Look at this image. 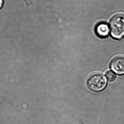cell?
<instances>
[{"mask_svg": "<svg viewBox=\"0 0 124 124\" xmlns=\"http://www.w3.org/2000/svg\"><path fill=\"white\" fill-rule=\"evenodd\" d=\"M111 35L119 39L124 36V15L117 14L111 19L109 23Z\"/></svg>", "mask_w": 124, "mask_h": 124, "instance_id": "obj_1", "label": "cell"}, {"mask_svg": "<svg viewBox=\"0 0 124 124\" xmlns=\"http://www.w3.org/2000/svg\"><path fill=\"white\" fill-rule=\"evenodd\" d=\"M107 81L105 77L100 73L93 74L90 76L87 82L88 87L94 92H99L106 87Z\"/></svg>", "mask_w": 124, "mask_h": 124, "instance_id": "obj_2", "label": "cell"}, {"mask_svg": "<svg viewBox=\"0 0 124 124\" xmlns=\"http://www.w3.org/2000/svg\"><path fill=\"white\" fill-rule=\"evenodd\" d=\"M110 67L116 74L124 75V57L118 56L113 58L110 63Z\"/></svg>", "mask_w": 124, "mask_h": 124, "instance_id": "obj_3", "label": "cell"}, {"mask_svg": "<svg viewBox=\"0 0 124 124\" xmlns=\"http://www.w3.org/2000/svg\"><path fill=\"white\" fill-rule=\"evenodd\" d=\"M96 32L97 35L100 37H106L109 34V27L107 24L101 23L96 26Z\"/></svg>", "mask_w": 124, "mask_h": 124, "instance_id": "obj_4", "label": "cell"}, {"mask_svg": "<svg viewBox=\"0 0 124 124\" xmlns=\"http://www.w3.org/2000/svg\"><path fill=\"white\" fill-rule=\"evenodd\" d=\"M105 76L109 82H112L116 79V75L111 71H107L105 74Z\"/></svg>", "mask_w": 124, "mask_h": 124, "instance_id": "obj_5", "label": "cell"}, {"mask_svg": "<svg viewBox=\"0 0 124 124\" xmlns=\"http://www.w3.org/2000/svg\"><path fill=\"white\" fill-rule=\"evenodd\" d=\"M4 0H0V6H1V8H2V6H3L4 3Z\"/></svg>", "mask_w": 124, "mask_h": 124, "instance_id": "obj_6", "label": "cell"}]
</instances>
